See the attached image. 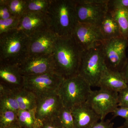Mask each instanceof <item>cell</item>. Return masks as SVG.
I'll list each match as a JSON object with an SVG mask.
<instances>
[{"label":"cell","instance_id":"cell-1","mask_svg":"<svg viewBox=\"0 0 128 128\" xmlns=\"http://www.w3.org/2000/svg\"><path fill=\"white\" fill-rule=\"evenodd\" d=\"M82 51L72 35L58 37L51 54L53 71L64 79L78 75Z\"/></svg>","mask_w":128,"mask_h":128},{"label":"cell","instance_id":"cell-2","mask_svg":"<svg viewBox=\"0 0 128 128\" xmlns=\"http://www.w3.org/2000/svg\"><path fill=\"white\" fill-rule=\"evenodd\" d=\"M45 14L48 28L58 37L72 36L78 23L74 0H51Z\"/></svg>","mask_w":128,"mask_h":128},{"label":"cell","instance_id":"cell-3","mask_svg":"<svg viewBox=\"0 0 128 128\" xmlns=\"http://www.w3.org/2000/svg\"><path fill=\"white\" fill-rule=\"evenodd\" d=\"M28 37L15 30L0 34V63L18 66L28 57Z\"/></svg>","mask_w":128,"mask_h":128},{"label":"cell","instance_id":"cell-4","mask_svg":"<svg viewBox=\"0 0 128 128\" xmlns=\"http://www.w3.org/2000/svg\"><path fill=\"white\" fill-rule=\"evenodd\" d=\"M92 90L91 86L78 74L64 79L56 93L60 98L63 106L71 109L86 102Z\"/></svg>","mask_w":128,"mask_h":128},{"label":"cell","instance_id":"cell-5","mask_svg":"<svg viewBox=\"0 0 128 128\" xmlns=\"http://www.w3.org/2000/svg\"><path fill=\"white\" fill-rule=\"evenodd\" d=\"M106 67L101 45L82 50L78 74L91 87L97 86Z\"/></svg>","mask_w":128,"mask_h":128},{"label":"cell","instance_id":"cell-6","mask_svg":"<svg viewBox=\"0 0 128 128\" xmlns=\"http://www.w3.org/2000/svg\"><path fill=\"white\" fill-rule=\"evenodd\" d=\"M78 22L98 27L108 11V0H74Z\"/></svg>","mask_w":128,"mask_h":128},{"label":"cell","instance_id":"cell-7","mask_svg":"<svg viewBox=\"0 0 128 128\" xmlns=\"http://www.w3.org/2000/svg\"><path fill=\"white\" fill-rule=\"evenodd\" d=\"M128 39L122 36L105 40L102 44L105 65L113 71L121 72L127 58Z\"/></svg>","mask_w":128,"mask_h":128},{"label":"cell","instance_id":"cell-8","mask_svg":"<svg viewBox=\"0 0 128 128\" xmlns=\"http://www.w3.org/2000/svg\"><path fill=\"white\" fill-rule=\"evenodd\" d=\"M64 79L54 72L24 76L23 88L39 98L56 93Z\"/></svg>","mask_w":128,"mask_h":128},{"label":"cell","instance_id":"cell-9","mask_svg":"<svg viewBox=\"0 0 128 128\" xmlns=\"http://www.w3.org/2000/svg\"><path fill=\"white\" fill-rule=\"evenodd\" d=\"M86 103L100 118V120L118 107V93L105 89L92 90Z\"/></svg>","mask_w":128,"mask_h":128},{"label":"cell","instance_id":"cell-10","mask_svg":"<svg viewBox=\"0 0 128 128\" xmlns=\"http://www.w3.org/2000/svg\"><path fill=\"white\" fill-rule=\"evenodd\" d=\"M57 38L49 28L28 37V57L51 55Z\"/></svg>","mask_w":128,"mask_h":128},{"label":"cell","instance_id":"cell-11","mask_svg":"<svg viewBox=\"0 0 128 128\" xmlns=\"http://www.w3.org/2000/svg\"><path fill=\"white\" fill-rule=\"evenodd\" d=\"M72 36L82 50L100 46L104 40L98 27L78 22Z\"/></svg>","mask_w":128,"mask_h":128},{"label":"cell","instance_id":"cell-12","mask_svg":"<svg viewBox=\"0 0 128 128\" xmlns=\"http://www.w3.org/2000/svg\"><path fill=\"white\" fill-rule=\"evenodd\" d=\"M63 106L60 98L56 93L38 98L35 109L36 118L41 122L56 118Z\"/></svg>","mask_w":128,"mask_h":128},{"label":"cell","instance_id":"cell-13","mask_svg":"<svg viewBox=\"0 0 128 128\" xmlns=\"http://www.w3.org/2000/svg\"><path fill=\"white\" fill-rule=\"evenodd\" d=\"M18 66L23 76L38 75L54 72L51 55L27 57Z\"/></svg>","mask_w":128,"mask_h":128},{"label":"cell","instance_id":"cell-14","mask_svg":"<svg viewBox=\"0 0 128 128\" xmlns=\"http://www.w3.org/2000/svg\"><path fill=\"white\" fill-rule=\"evenodd\" d=\"M47 28H48L45 13L25 12L20 18L17 29L29 37Z\"/></svg>","mask_w":128,"mask_h":128},{"label":"cell","instance_id":"cell-15","mask_svg":"<svg viewBox=\"0 0 128 128\" xmlns=\"http://www.w3.org/2000/svg\"><path fill=\"white\" fill-rule=\"evenodd\" d=\"M74 128H89L100 118L86 102L71 108Z\"/></svg>","mask_w":128,"mask_h":128},{"label":"cell","instance_id":"cell-16","mask_svg":"<svg viewBox=\"0 0 128 128\" xmlns=\"http://www.w3.org/2000/svg\"><path fill=\"white\" fill-rule=\"evenodd\" d=\"M0 83L13 90L23 88L24 76L18 66L0 63Z\"/></svg>","mask_w":128,"mask_h":128},{"label":"cell","instance_id":"cell-17","mask_svg":"<svg viewBox=\"0 0 128 128\" xmlns=\"http://www.w3.org/2000/svg\"><path fill=\"white\" fill-rule=\"evenodd\" d=\"M120 72L113 71L106 66L104 70L97 86L118 93L128 86Z\"/></svg>","mask_w":128,"mask_h":128},{"label":"cell","instance_id":"cell-18","mask_svg":"<svg viewBox=\"0 0 128 128\" xmlns=\"http://www.w3.org/2000/svg\"><path fill=\"white\" fill-rule=\"evenodd\" d=\"M98 28L104 40L122 36L118 24L109 10Z\"/></svg>","mask_w":128,"mask_h":128},{"label":"cell","instance_id":"cell-19","mask_svg":"<svg viewBox=\"0 0 128 128\" xmlns=\"http://www.w3.org/2000/svg\"><path fill=\"white\" fill-rule=\"evenodd\" d=\"M5 109L12 110L18 113L19 108L16 90L0 83V110Z\"/></svg>","mask_w":128,"mask_h":128},{"label":"cell","instance_id":"cell-20","mask_svg":"<svg viewBox=\"0 0 128 128\" xmlns=\"http://www.w3.org/2000/svg\"><path fill=\"white\" fill-rule=\"evenodd\" d=\"M19 110H34L36 106L37 98L34 93L24 88L16 90Z\"/></svg>","mask_w":128,"mask_h":128},{"label":"cell","instance_id":"cell-21","mask_svg":"<svg viewBox=\"0 0 128 128\" xmlns=\"http://www.w3.org/2000/svg\"><path fill=\"white\" fill-rule=\"evenodd\" d=\"M18 122L22 128H36L42 122L37 119L35 109L19 110L18 112Z\"/></svg>","mask_w":128,"mask_h":128},{"label":"cell","instance_id":"cell-22","mask_svg":"<svg viewBox=\"0 0 128 128\" xmlns=\"http://www.w3.org/2000/svg\"><path fill=\"white\" fill-rule=\"evenodd\" d=\"M108 10L118 24L122 36L128 39V11L123 9Z\"/></svg>","mask_w":128,"mask_h":128},{"label":"cell","instance_id":"cell-23","mask_svg":"<svg viewBox=\"0 0 128 128\" xmlns=\"http://www.w3.org/2000/svg\"><path fill=\"white\" fill-rule=\"evenodd\" d=\"M51 0H26V12H40L46 14Z\"/></svg>","mask_w":128,"mask_h":128},{"label":"cell","instance_id":"cell-24","mask_svg":"<svg viewBox=\"0 0 128 128\" xmlns=\"http://www.w3.org/2000/svg\"><path fill=\"white\" fill-rule=\"evenodd\" d=\"M18 122V113L12 110H0V128H5Z\"/></svg>","mask_w":128,"mask_h":128},{"label":"cell","instance_id":"cell-25","mask_svg":"<svg viewBox=\"0 0 128 128\" xmlns=\"http://www.w3.org/2000/svg\"><path fill=\"white\" fill-rule=\"evenodd\" d=\"M26 0H8L9 10L12 17L20 18L26 12Z\"/></svg>","mask_w":128,"mask_h":128},{"label":"cell","instance_id":"cell-26","mask_svg":"<svg viewBox=\"0 0 128 128\" xmlns=\"http://www.w3.org/2000/svg\"><path fill=\"white\" fill-rule=\"evenodd\" d=\"M63 128H74L71 109L63 106L58 116Z\"/></svg>","mask_w":128,"mask_h":128},{"label":"cell","instance_id":"cell-27","mask_svg":"<svg viewBox=\"0 0 128 128\" xmlns=\"http://www.w3.org/2000/svg\"><path fill=\"white\" fill-rule=\"evenodd\" d=\"M20 19L12 17L5 20L0 19V34L17 29Z\"/></svg>","mask_w":128,"mask_h":128},{"label":"cell","instance_id":"cell-28","mask_svg":"<svg viewBox=\"0 0 128 128\" xmlns=\"http://www.w3.org/2000/svg\"><path fill=\"white\" fill-rule=\"evenodd\" d=\"M12 17L8 4V0H0V19L5 20Z\"/></svg>","mask_w":128,"mask_h":128},{"label":"cell","instance_id":"cell-29","mask_svg":"<svg viewBox=\"0 0 128 128\" xmlns=\"http://www.w3.org/2000/svg\"><path fill=\"white\" fill-rule=\"evenodd\" d=\"M108 8L123 9L128 11V0H108Z\"/></svg>","mask_w":128,"mask_h":128},{"label":"cell","instance_id":"cell-30","mask_svg":"<svg viewBox=\"0 0 128 128\" xmlns=\"http://www.w3.org/2000/svg\"><path fill=\"white\" fill-rule=\"evenodd\" d=\"M118 106L128 108V85L118 93Z\"/></svg>","mask_w":128,"mask_h":128},{"label":"cell","instance_id":"cell-31","mask_svg":"<svg viewBox=\"0 0 128 128\" xmlns=\"http://www.w3.org/2000/svg\"><path fill=\"white\" fill-rule=\"evenodd\" d=\"M42 128H63L58 117L42 122Z\"/></svg>","mask_w":128,"mask_h":128},{"label":"cell","instance_id":"cell-32","mask_svg":"<svg viewBox=\"0 0 128 128\" xmlns=\"http://www.w3.org/2000/svg\"><path fill=\"white\" fill-rule=\"evenodd\" d=\"M114 117H120L128 120V108L118 106L112 113Z\"/></svg>","mask_w":128,"mask_h":128},{"label":"cell","instance_id":"cell-33","mask_svg":"<svg viewBox=\"0 0 128 128\" xmlns=\"http://www.w3.org/2000/svg\"><path fill=\"white\" fill-rule=\"evenodd\" d=\"M89 128H114V123L109 120H100L98 121Z\"/></svg>","mask_w":128,"mask_h":128},{"label":"cell","instance_id":"cell-34","mask_svg":"<svg viewBox=\"0 0 128 128\" xmlns=\"http://www.w3.org/2000/svg\"><path fill=\"white\" fill-rule=\"evenodd\" d=\"M128 84V57L123 68L120 72Z\"/></svg>","mask_w":128,"mask_h":128},{"label":"cell","instance_id":"cell-35","mask_svg":"<svg viewBox=\"0 0 128 128\" xmlns=\"http://www.w3.org/2000/svg\"><path fill=\"white\" fill-rule=\"evenodd\" d=\"M5 128H22L20 126L18 123L14 124H12L11 126H9V127H6Z\"/></svg>","mask_w":128,"mask_h":128},{"label":"cell","instance_id":"cell-36","mask_svg":"<svg viewBox=\"0 0 128 128\" xmlns=\"http://www.w3.org/2000/svg\"><path fill=\"white\" fill-rule=\"evenodd\" d=\"M128 128V120L127 121H125L124 125L120 128Z\"/></svg>","mask_w":128,"mask_h":128},{"label":"cell","instance_id":"cell-37","mask_svg":"<svg viewBox=\"0 0 128 128\" xmlns=\"http://www.w3.org/2000/svg\"><path fill=\"white\" fill-rule=\"evenodd\" d=\"M42 124H41V125H40V126H38V127H37V128H42Z\"/></svg>","mask_w":128,"mask_h":128}]
</instances>
